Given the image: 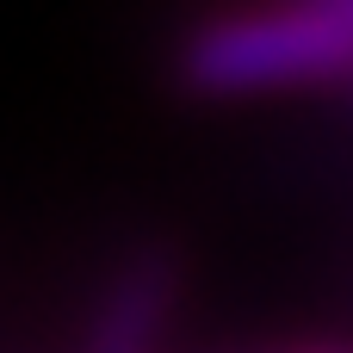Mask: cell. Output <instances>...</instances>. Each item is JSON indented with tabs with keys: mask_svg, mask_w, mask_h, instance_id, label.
<instances>
[{
	"mask_svg": "<svg viewBox=\"0 0 353 353\" xmlns=\"http://www.w3.org/2000/svg\"><path fill=\"white\" fill-rule=\"evenodd\" d=\"M180 304V267L168 254H130L105 273L74 353H155L168 335V316Z\"/></svg>",
	"mask_w": 353,
	"mask_h": 353,
	"instance_id": "2",
	"label": "cell"
},
{
	"mask_svg": "<svg viewBox=\"0 0 353 353\" xmlns=\"http://www.w3.org/2000/svg\"><path fill=\"white\" fill-rule=\"evenodd\" d=\"M285 353H353V347H341V341H298V347H285Z\"/></svg>",
	"mask_w": 353,
	"mask_h": 353,
	"instance_id": "3",
	"label": "cell"
},
{
	"mask_svg": "<svg viewBox=\"0 0 353 353\" xmlns=\"http://www.w3.org/2000/svg\"><path fill=\"white\" fill-rule=\"evenodd\" d=\"M174 68L192 93H267L353 68V6H273L205 19L180 37Z\"/></svg>",
	"mask_w": 353,
	"mask_h": 353,
	"instance_id": "1",
	"label": "cell"
}]
</instances>
